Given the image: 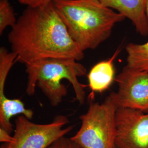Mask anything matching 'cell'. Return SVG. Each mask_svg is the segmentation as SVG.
<instances>
[{"label":"cell","instance_id":"9a60e30c","mask_svg":"<svg viewBox=\"0 0 148 148\" xmlns=\"http://www.w3.org/2000/svg\"><path fill=\"white\" fill-rule=\"evenodd\" d=\"M145 15L148 23V0H147L146 5H145Z\"/></svg>","mask_w":148,"mask_h":148},{"label":"cell","instance_id":"6da1fadb","mask_svg":"<svg viewBox=\"0 0 148 148\" xmlns=\"http://www.w3.org/2000/svg\"><path fill=\"white\" fill-rule=\"evenodd\" d=\"M16 62L30 63L47 58L79 61L84 52L69 34L53 2L23 12L8 35Z\"/></svg>","mask_w":148,"mask_h":148},{"label":"cell","instance_id":"8992f818","mask_svg":"<svg viewBox=\"0 0 148 148\" xmlns=\"http://www.w3.org/2000/svg\"><path fill=\"white\" fill-rule=\"evenodd\" d=\"M115 80L118 90L112 94L117 108L148 112V71L126 65Z\"/></svg>","mask_w":148,"mask_h":148},{"label":"cell","instance_id":"3957f363","mask_svg":"<svg viewBox=\"0 0 148 148\" xmlns=\"http://www.w3.org/2000/svg\"><path fill=\"white\" fill-rule=\"evenodd\" d=\"M27 75L26 92L34 95L36 88L42 90L52 106H57L68 93L66 87L62 82L69 81L74 89L75 99L82 105L86 99L85 88L78 78L86 74L85 66L72 59H43L25 65Z\"/></svg>","mask_w":148,"mask_h":148},{"label":"cell","instance_id":"4fadbf2b","mask_svg":"<svg viewBox=\"0 0 148 148\" xmlns=\"http://www.w3.org/2000/svg\"><path fill=\"white\" fill-rule=\"evenodd\" d=\"M53 0H18L19 2L23 5L30 7H40L47 5L52 2Z\"/></svg>","mask_w":148,"mask_h":148},{"label":"cell","instance_id":"5b68a950","mask_svg":"<svg viewBox=\"0 0 148 148\" xmlns=\"http://www.w3.org/2000/svg\"><path fill=\"white\" fill-rule=\"evenodd\" d=\"M68 122V117L63 115L56 116L53 121L46 124L36 123L19 115L15 120L12 141L3 143L1 148H48L72 131L73 126L64 127Z\"/></svg>","mask_w":148,"mask_h":148},{"label":"cell","instance_id":"7c38bea8","mask_svg":"<svg viewBox=\"0 0 148 148\" xmlns=\"http://www.w3.org/2000/svg\"><path fill=\"white\" fill-rule=\"evenodd\" d=\"M48 148H82L79 144L74 142L70 138L63 136L60 138Z\"/></svg>","mask_w":148,"mask_h":148},{"label":"cell","instance_id":"7a4b0ae2","mask_svg":"<svg viewBox=\"0 0 148 148\" xmlns=\"http://www.w3.org/2000/svg\"><path fill=\"white\" fill-rule=\"evenodd\" d=\"M70 35L84 52L95 49L110 36L114 26L125 19L98 0H53Z\"/></svg>","mask_w":148,"mask_h":148},{"label":"cell","instance_id":"52a82bcc","mask_svg":"<svg viewBox=\"0 0 148 148\" xmlns=\"http://www.w3.org/2000/svg\"><path fill=\"white\" fill-rule=\"evenodd\" d=\"M115 124V147L148 148V113L118 108Z\"/></svg>","mask_w":148,"mask_h":148},{"label":"cell","instance_id":"8fae6325","mask_svg":"<svg viewBox=\"0 0 148 148\" xmlns=\"http://www.w3.org/2000/svg\"><path fill=\"white\" fill-rule=\"evenodd\" d=\"M17 19L13 7L8 0H0V35L7 27L14 26Z\"/></svg>","mask_w":148,"mask_h":148},{"label":"cell","instance_id":"5bb4252c","mask_svg":"<svg viewBox=\"0 0 148 148\" xmlns=\"http://www.w3.org/2000/svg\"><path fill=\"white\" fill-rule=\"evenodd\" d=\"M13 136H11L10 133L0 127V142L1 143H11L13 140Z\"/></svg>","mask_w":148,"mask_h":148},{"label":"cell","instance_id":"ba28073f","mask_svg":"<svg viewBox=\"0 0 148 148\" xmlns=\"http://www.w3.org/2000/svg\"><path fill=\"white\" fill-rule=\"evenodd\" d=\"M106 7L121 14L132 21L136 31L142 36L148 35L145 15L147 0H98Z\"/></svg>","mask_w":148,"mask_h":148},{"label":"cell","instance_id":"9c48e42d","mask_svg":"<svg viewBox=\"0 0 148 148\" xmlns=\"http://www.w3.org/2000/svg\"><path fill=\"white\" fill-rule=\"evenodd\" d=\"M119 47L111 57L95 64L87 75L88 86L92 93H102L108 90L115 79L114 62L121 52Z\"/></svg>","mask_w":148,"mask_h":148},{"label":"cell","instance_id":"30bf717a","mask_svg":"<svg viewBox=\"0 0 148 148\" xmlns=\"http://www.w3.org/2000/svg\"><path fill=\"white\" fill-rule=\"evenodd\" d=\"M127 66L148 71V42L143 44L129 43L126 46Z\"/></svg>","mask_w":148,"mask_h":148},{"label":"cell","instance_id":"277c9868","mask_svg":"<svg viewBox=\"0 0 148 148\" xmlns=\"http://www.w3.org/2000/svg\"><path fill=\"white\" fill-rule=\"evenodd\" d=\"M117 109L112 92L101 103L91 102L79 116V131L70 138L82 148H115Z\"/></svg>","mask_w":148,"mask_h":148}]
</instances>
